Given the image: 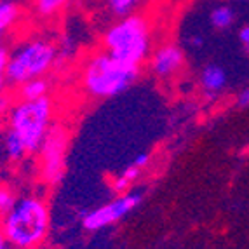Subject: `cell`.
Segmentation results:
<instances>
[{"label": "cell", "instance_id": "cell-1", "mask_svg": "<svg viewBox=\"0 0 249 249\" xmlns=\"http://www.w3.org/2000/svg\"><path fill=\"white\" fill-rule=\"evenodd\" d=\"M142 73V67L113 58L105 49L86 58L80 68V88L92 100H108L127 91Z\"/></svg>", "mask_w": 249, "mask_h": 249}, {"label": "cell", "instance_id": "cell-2", "mask_svg": "<svg viewBox=\"0 0 249 249\" xmlns=\"http://www.w3.org/2000/svg\"><path fill=\"white\" fill-rule=\"evenodd\" d=\"M49 208L38 196L16 199L9 213L0 218V225L14 249H35L46 241L49 232Z\"/></svg>", "mask_w": 249, "mask_h": 249}, {"label": "cell", "instance_id": "cell-3", "mask_svg": "<svg viewBox=\"0 0 249 249\" xmlns=\"http://www.w3.org/2000/svg\"><path fill=\"white\" fill-rule=\"evenodd\" d=\"M101 44L103 49L113 58L142 67L143 63L148 61L154 51L150 21L140 13L115 19L103 34Z\"/></svg>", "mask_w": 249, "mask_h": 249}, {"label": "cell", "instance_id": "cell-4", "mask_svg": "<svg viewBox=\"0 0 249 249\" xmlns=\"http://www.w3.org/2000/svg\"><path fill=\"white\" fill-rule=\"evenodd\" d=\"M58 63V47L53 40L44 37H34L21 42L13 51H9L7 84L16 89L26 80L47 77L54 65Z\"/></svg>", "mask_w": 249, "mask_h": 249}, {"label": "cell", "instance_id": "cell-5", "mask_svg": "<svg viewBox=\"0 0 249 249\" xmlns=\"http://www.w3.org/2000/svg\"><path fill=\"white\" fill-rule=\"evenodd\" d=\"M54 103L51 96L40 100H14L7 113L9 129L25 142L28 154H37L53 127Z\"/></svg>", "mask_w": 249, "mask_h": 249}, {"label": "cell", "instance_id": "cell-6", "mask_svg": "<svg viewBox=\"0 0 249 249\" xmlns=\"http://www.w3.org/2000/svg\"><path fill=\"white\" fill-rule=\"evenodd\" d=\"M68 148V131L56 124L49 129L37 154L40 157V176L47 185H56L65 173V155Z\"/></svg>", "mask_w": 249, "mask_h": 249}, {"label": "cell", "instance_id": "cell-7", "mask_svg": "<svg viewBox=\"0 0 249 249\" xmlns=\"http://www.w3.org/2000/svg\"><path fill=\"white\" fill-rule=\"evenodd\" d=\"M142 200V192H125V194H121L113 200L103 204L100 208L92 209V211H89L88 214L84 216V229L89 230V232H98V230L107 229L110 225L121 221L124 216H127L134 208L140 206Z\"/></svg>", "mask_w": 249, "mask_h": 249}, {"label": "cell", "instance_id": "cell-8", "mask_svg": "<svg viewBox=\"0 0 249 249\" xmlns=\"http://www.w3.org/2000/svg\"><path fill=\"white\" fill-rule=\"evenodd\" d=\"M146 63H148L150 73H154L160 80H169L183 68L185 53L173 42H164L152 51Z\"/></svg>", "mask_w": 249, "mask_h": 249}, {"label": "cell", "instance_id": "cell-9", "mask_svg": "<svg viewBox=\"0 0 249 249\" xmlns=\"http://www.w3.org/2000/svg\"><path fill=\"white\" fill-rule=\"evenodd\" d=\"M148 164H150V154H142V155H138V157L122 171L121 175L115 176V178L112 179V188L117 196L129 192L131 185L142 176L143 169H145Z\"/></svg>", "mask_w": 249, "mask_h": 249}, {"label": "cell", "instance_id": "cell-10", "mask_svg": "<svg viewBox=\"0 0 249 249\" xmlns=\"http://www.w3.org/2000/svg\"><path fill=\"white\" fill-rule=\"evenodd\" d=\"M51 91V80L47 77H37V79L26 80L14 89V98L16 100H40L49 96Z\"/></svg>", "mask_w": 249, "mask_h": 249}, {"label": "cell", "instance_id": "cell-11", "mask_svg": "<svg viewBox=\"0 0 249 249\" xmlns=\"http://www.w3.org/2000/svg\"><path fill=\"white\" fill-rule=\"evenodd\" d=\"M21 5L16 0H0V46L9 32L19 23Z\"/></svg>", "mask_w": 249, "mask_h": 249}, {"label": "cell", "instance_id": "cell-12", "mask_svg": "<svg viewBox=\"0 0 249 249\" xmlns=\"http://www.w3.org/2000/svg\"><path fill=\"white\" fill-rule=\"evenodd\" d=\"M200 84L209 98H214L227 86V73L218 65H208L200 75Z\"/></svg>", "mask_w": 249, "mask_h": 249}, {"label": "cell", "instance_id": "cell-13", "mask_svg": "<svg viewBox=\"0 0 249 249\" xmlns=\"http://www.w3.org/2000/svg\"><path fill=\"white\" fill-rule=\"evenodd\" d=\"M101 4L113 19H121V18L136 14L145 4V0H101Z\"/></svg>", "mask_w": 249, "mask_h": 249}, {"label": "cell", "instance_id": "cell-14", "mask_svg": "<svg viewBox=\"0 0 249 249\" xmlns=\"http://www.w3.org/2000/svg\"><path fill=\"white\" fill-rule=\"evenodd\" d=\"M2 146H4L5 157L11 162H19L28 155V148H26L25 142L9 127L2 136Z\"/></svg>", "mask_w": 249, "mask_h": 249}, {"label": "cell", "instance_id": "cell-15", "mask_svg": "<svg viewBox=\"0 0 249 249\" xmlns=\"http://www.w3.org/2000/svg\"><path fill=\"white\" fill-rule=\"evenodd\" d=\"M70 2L71 0H32V5L38 18L51 19V18L58 16Z\"/></svg>", "mask_w": 249, "mask_h": 249}, {"label": "cell", "instance_id": "cell-16", "mask_svg": "<svg viewBox=\"0 0 249 249\" xmlns=\"http://www.w3.org/2000/svg\"><path fill=\"white\" fill-rule=\"evenodd\" d=\"M209 19H211V25L214 28L225 30L233 23V11L229 5H218V7H214L211 11Z\"/></svg>", "mask_w": 249, "mask_h": 249}, {"label": "cell", "instance_id": "cell-17", "mask_svg": "<svg viewBox=\"0 0 249 249\" xmlns=\"http://www.w3.org/2000/svg\"><path fill=\"white\" fill-rule=\"evenodd\" d=\"M14 202H16V197H14L13 190L5 185H0V218H4L9 213V209L13 208Z\"/></svg>", "mask_w": 249, "mask_h": 249}, {"label": "cell", "instance_id": "cell-18", "mask_svg": "<svg viewBox=\"0 0 249 249\" xmlns=\"http://www.w3.org/2000/svg\"><path fill=\"white\" fill-rule=\"evenodd\" d=\"M7 63H9V49L0 46V92L7 91Z\"/></svg>", "mask_w": 249, "mask_h": 249}, {"label": "cell", "instance_id": "cell-19", "mask_svg": "<svg viewBox=\"0 0 249 249\" xmlns=\"http://www.w3.org/2000/svg\"><path fill=\"white\" fill-rule=\"evenodd\" d=\"M14 94L13 92H9V91H2L0 92V117H7L9 110H11V107H13L14 103Z\"/></svg>", "mask_w": 249, "mask_h": 249}, {"label": "cell", "instance_id": "cell-20", "mask_svg": "<svg viewBox=\"0 0 249 249\" xmlns=\"http://www.w3.org/2000/svg\"><path fill=\"white\" fill-rule=\"evenodd\" d=\"M237 103L241 105V107H249V89H244V91L239 94Z\"/></svg>", "mask_w": 249, "mask_h": 249}, {"label": "cell", "instance_id": "cell-21", "mask_svg": "<svg viewBox=\"0 0 249 249\" xmlns=\"http://www.w3.org/2000/svg\"><path fill=\"white\" fill-rule=\"evenodd\" d=\"M239 38L244 46H249V26H242L241 32H239Z\"/></svg>", "mask_w": 249, "mask_h": 249}, {"label": "cell", "instance_id": "cell-22", "mask_svg": "<svg viewBox=\"0 0 249 249\" xmlns=\"http://www.w3.org/2000/svg\"><path fill=\"white\" fill-rule=\"evenodd\" d=\"M11 244H9L7 237H5L4 230H2V225H0V249H9Z\"/></svg>", "mask_w": 249, "mask_h": 249}, {"label": "cell", "instance_id": "cell-23", "mask_svg": "<svg viewBox=\"0 0 249 249\" xmlns=\"http://www.w3.org/2000/svg\"><path fill=\"white\" fill-rule=\"evenodd\" d=\"M190 44L194 47H197V49H199V47H202L204 46V38L200 37V35H194V37L190 38Z\"/></svg>", "mask_w": 249, "mask_h": 249}, {"label": "cell", "instance_id": "cell-24", "mask_svg": "<svg viewBox=\"0 0 249 249\" xmlns=\"http://www.w3.org/2000/svg\"><path fill=\"white\" fill-rule=\"evenodd\" d=\"M246 49H248V51H249V46H246Z\"/></svg>", "mask_w": 249, "mask_h": 249}]
</instances>
